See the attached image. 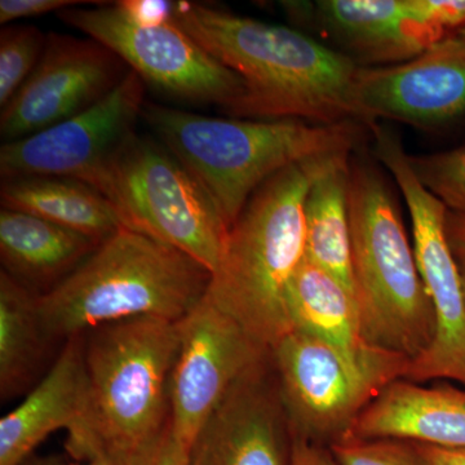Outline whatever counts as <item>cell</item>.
I'll use <instances>...</instances> for the list:
<instances>
[{
  "instance_id": "obj_1",
  "label": "cell",
  "mask_w": 465,
  "mask_h": 465,
  "mask_svg": "<svg viewBox=\"0 0 465 465\" xmlns=\"http://www.w3.org/2000/svg\"><path fill=\"white\" fill-rule=\"evenodd\" d=\"M173 20L244 84L232 118L365 124L357 100L360 66L291 27L198 2H174Z\"/></svg>"
},
{
  "instance_id": "obj_2",
  "label": "cell",
  "mask_w": 465,
  "mask_h": 465,
  "mask_svg": "<svg viewBox=\"0 0 465 465\" xmlns=\"http://www.w3.org/2000/svg\"><path fill=\"white\" fill-rule=\"evenodd\" d=\"M84 335L87 396L81 420L67 432V450L87 463L121 464L154 445L170 425L179 322L134 318Z\"/></svg>"
},
{
  "instance_id": "obj_3",
  "label": "cell",
  "mask_w": 465,
  "mask_h": 465,
  "mask_svg": "<svg viewBox=\"0 0 465 465\" xmlns=\"http://www.w3.org/2000/svg\"><path fill=\"white\" fill-rule=\"evenodd\" d=\"M349 153L299 162L266 180L229 229L206 296L272 351L292 332L287 292L307 259L305 201L312 183Z\"/></svg>"
},
{
  "instance_id": "obj_4",
  "label": "cell",
  "mask_w": 465,
  "mask_h": 465,
  "mask_svg": "<svg viewBox=\"0 0 465 465\" xmlns=\"http://www.w3.org/2000/svg\"><path fill=\"white\" fill-rule=\"evenodd\" d=\"M142 118L206 189L229 229L275 173L307 159L351 153L358 140L353 122L216 118L150 103Z\"/></svg>"
},
{
  "instance_id": "obj_5",
  "label": "cell",
  "mask_w": 465,
  "mask_h": 465,
  "mask_svg": "<svg viewBox=\"0 0 465 465\" xmlns=\"http://www.w3.org/2000/svg\"><path fill=\"white\" fill-rule=\"evenodd\" d=\"M211 275L182 251L122 226L38 296L39 314L48 338L66 341L134 318L179 322L203 298Z\"/></svg>"
},
{
  "instance_id": "obj_6",
  "label": "cell",
  "mask_w": 465,
  "mask_h": 465,
  "mask_svg": "<svg viewBox=\"0 0 465 465\" xmlns=\"http://www.w3.org/2000/svg\"><path fill=\"white\" fill-rule=\"evenodd\" d=\"M349 223L363 339L415 360L432 344V302L396 200L381 174L366 164H351Z\"/></svg>"
},
{
  "instance_id": "obj_7",
  "label": "cell",
  "mask_w": 465,
  "mask_h": 465,
  "mask_svg": "<svg viewBox=\"0 0 465 465\" xmlns=\"http://www.w3.org/2000/svg\"><path fill=\"white\" fill-rule=\"evenodd\" d=\"M124 226L182 251L215 273L229 228L206 189L161 142L134 133L99 188Z\"/></svg>"
},
{
  "instance_id": "obj_8",
  "label": "cell",
  "mask_w": 465,
  "mask_h": 465,
  "mask_svg": "<svg viewBox=\"0 0 465 465\" xmlns=\"http://www.w3.org/2000/svg\"><path fill=\"white\" fill-rule=\"evenodd\" d=\"M271 356L292 437L329 446L385 387L405 379L410 365L394 351L353 356L300 331L284 336Z\"/></svg>"
},
{
  "instance_id": "obj_9",
  "label": "cell",
  "mask_w": 465,
  "mask_h": 465,
  "mask_svg": "<svg viewBox=\"0 0 465 465\" xmlns=\"http://www.w3.org/2000/svg\"><path fill=\"white\" fill-rule=\"evenodd\" d=\"M374 136L376 155L393 174L409 207L416 262L436 318L432 344L410 361L405 379H452L465 384V292L450 243L449 210L418 182L394 134L376 127Z\"/></svg>"
},
{
  "instance_id": "obj_10",
  "label": "cell",
  "mask_w": 465,
  "mask_h": 465,
  "mask_svg": "<svg viewBox=\"0 0 465 465\" xmlns=\"http://www.w3.org/2000/svg\"><path fill=\"white\" fill-rule=\"evenodd\" d=\"M57 16L118 54L146 85L173 99L215 104L225 112L243 94L240 76L211 56L173 18L139 23L116 2L73 7Z\"/></svg>"
},
{
  "instance_id": "obj_11",
  "label": "cell",
  "mask_w": 465,
  "mask_h": 465,
  "mask_svg": "<svg viewBox=\"0 0 465 465\" xmlns=\"http://www.w3.org/2000/svg\"><path fill=\"white\" fill-rule=\"evenodd\" d=\"M145 82L130 70L90 109L0 148L2 180L18 176L69 177L99 191L109 162L136 133L145 106Z\"/></svg>"
},
{
  "instance_id": "obj_12",
  "label": "cell",
  "mask_w": 465,
  "mask_h": 465,
  "mask_svg": "<svg viewBox=\"0 0 465 465\" xmlns=\"http://www.w3.org/2000/svg\"><path fill=\"white\" fill-rule=\"evenodd\" d=\"M170 381V428L192 448L195 437L242 376L271 356L204 293L179 321Z\"/></svg>"
},
{
  "instance_id": "obj_13",
  "label": "cell",
  "mask_w": 465,
  "mask_h": 465,
  "mask_svg": "<svg viewBox=\"0 0 465 465\" xmlns=\"http://www.w3.org/2000/svg\"><path fill=\"white\" fill-rule=\"evenodd\" d=\"M92 38L50 33L38 65L0 114L3 143L47 130L108 96L130 72Z\"/></svg>"
},
{
  "instance_id": "obj_14",
  "label": "cell",
  "mask_w": 465,
  "mask_h": 465,
  "mask_svg": "<svg viewBox=\"0 0 465 465\" xmlns=\"http://www.w3.org/2000/svg\"><path fill=\"white\" fill-rule=\"evenodd\" d=\"M357 100L366 127L376 119L437 127L465 116V41L458 34L397 65L360 66Z\"/></svg>"
},
{
  "instance_id": "obj_15",
  "label": "cell",
  "mask_w": 465,
  "mask_h": 465,
  "mask_svg": "<svg viewBox=\"0 0 465 465\" xmlns=\"http://www.w3.org/2000/svg\"><path fill=\"white\" fill-rule=\"evenodd\" d=\"M271 367L269 356L226 394L195 437L191 465H291L292 430Z\"/></svg>"
},
{
  "instance_id": "obj_16",
  "label": "cell",
  "mask_w": 465,
  "mask_h": 465,
  "mask_svg": "<svg viewBox=\"0 0 465 465\" xmlns=\"http://www.w3.org/2000/svg\"><path fill=\"white\" fill-rule=\"evenodd\" d=\"M344 436L465 449V391L399 379L358 415Z\"/></svg>"
},
{
  "instance_id": "obj_17",
  "label": "cell",
  "mask_w": 465,
  "mask_h": 465,
  "mask_svg": "<svg viewBox=\"0 0 465 465\" xmlns=\"http://www.w3.org/2000/svg\"><path fill=\"white\" fill-rule=\"evenodd\" d=\"M87 396L84 335L65 348L25 400L0 420V465H20L58 430H73Z\"/></svg>"
},
{
  "instance_id": "obj_18",
  "label": "cell",
  "mask_w": 465,
  "mask_h": 465,
  "mask_svg": "<svg viewBox=\"0 0 465 465\" xmlns=\"http://www.w3.org/2000/svg\"><path fill=\"white\" fill-rule=\"evenodd\" d=\"M316 9L324 26L370 63H406L448 38L425 24L410 0H323Z\"/></svg>"
},
{
  "instance_id": "obj_19",
  "label": "cell",
  "mask_w": 465,
  "mask_h": 465,
  "mask_svg": "<svg viewBox=\"0 0 465 465\" xmlns=\"http://www.w3.org/2000/svg\"><path fill=\"white\" fill-rule=\"evenodd\" d=\"M99 244L42 217L8 208L0 211L3 271L35 293L39 290L43 295L63 282Z\"/></svg>"
},
{
  "instance_id": "obj_20",
  "label": "cell",
  "mask_w": 465,
  "mask_h": 465,
  "mask_svg": "<svg viewBox=\"0 0 465 465\" xmlns=\"http://www.w3.org/2000/svg\"><path fill=\"white\" fill-rule=\"evenodd\" d=\"M3 208L42 217L100 242L124 226L105 195L69 177L18 176L2 180Z\"/></svg>"
},
{
  "instance_id": "obj_21",
  "label": "cell",
  "mask_w": 465,
  "mask_h": 465,
  "mask_svg": "<svg viewBox=\"0 0 465 465\" xmlns=\"http://www.w3.org/2000/svg\"><path fill=\"white\" fill-rule=\"evenodd\" d=\"M287 309L293 331L308 333L353 356L381 349L363 339L353 292L307 259L291 281Z\"/></svg>"
},
{
  "instance_id": "obj_22",
  "label": "cell",
  "mask_w": 465,
  "mask_h": 465,
  "mask_svg": "<svg viewBox=\"0 0 465 465\" xmlns=\"http://www.w3.org/2000/svg\"><path fill=\"white\" fill-rule=\"evenodd\" d=\"M349 157L312 183L305 201L307 260L341 281L354 295L349 223Z\"/></svg>"
},
{
  "instance_id": "obj_23",
  "label": "cell",
  "mask_w": 465,
  "mask_h": 465,
  "mask_svg": "<svg viewBox=\"0 0 465 465\" xmlns=\"http://www.w3.org/2000/svg\"><path fill=\"white\" fill-rule=\"evenodd\" d=\"M38 293L0 274V391L2 399L32 381L50 341L38 309Z\"/></svg>"
},
{
  "instance_id": "obj_24",
  "label": "cell",
  "mask_w": 465,
  "mask_h": 465,
  "mask_svg": "<svg viewBox=\"0 0 465 465\" xmlns=\"http://www.w3.org/2000/svg\"><path fill=\"white\" fill-rule=\"evenodd\" d=\"M47 35L33 25L0 30V108L12 100L41 60Z\"/></svg>"
},
{
  "instance_id": "obj_25",
  "label": "cell",
  "mask_w": 465,
  "mask_h": 465,
  "mask_svg": "<svg viewBox=\"0 0 465 465\" xmlns=\"http://www.w3.org/2000/svg\"><path fill=\"white\" fill-rule=\"evenodd\" d=\"M418 182L445 204L450 213L465 215V145L428 155H409Z\"/></svg>"
},
{
  "instance_id": "obj_26",
  "label": "cell",
  "mask_w": 465,
  "mask_h": 465,
  "mask_svg": "<svg viewBox=\"0 0 465 465\" xmlns=\"http://www.w3.org/2000/svg\"><path fill=\"white\" fill-rule=\"evenodd\" d=\"M339 465H427L415 443L342 436L329 446Z\"/></svg>"
},
{
  "instance_id": "obj_27",
  "label": "cell",
  "mask_w": 465,
  "mask_h": 465,
  "mask_svg": "<svg viewBox=\"0 0 465 465\" xmlns=\"http://www.w3.org/2000/svg\"><path fill=\"white\" fill-rule=\"evenodd\" d=\"M425 24L452 35L465 27V0H410Z\"/></svg>"
},
{
  "instance_id": "obj_28",
  "label": "cell",
  "mask_w": 465,
  "mask_h": 465,
  "mask_svg": "<svg viewBox=\"0 0 465 465\" xmlns=\"http://www.w3.org/2000/svg\"><path fill=\"white\" fill-rule=\"evenodd\" d=\"M106 2H91V0H2L0 2V24L9 25L21 18L38 17L42 15L84 5H103Z\"/></svg>"
},
{
  "instance_id": "obj_29",
  "label": "cell",
  "mask_w": 465,
  "mask_h": 465,
  "mask_svg": "<svg viewBox=\"0 0 465 465\" xmlns=\"http://www.w3.org/2000/svg\"><path fill=\"white\" fill-rule=\"evenodd\" d=\"M189 451L191 449L176 439L168 425L166 432L162 434L154 445L140 452L136 457L116 465H191Z\"/></svg>"
},
{
  "instance_id": "obj_30",
  "label": "cell",
  "mask_w": 465,
  "mask_h": 465,
  "mask_svg": "<svg viewBox=\"0 0 465 465\" xmlns=\"http://www.w3.org/2000/svg\"><path fill=\"white\" fill-rule=\"evenodd\" d=\"M125 14L134 20L143 24H161L173 18L174 2H159V0H124L116 2Z\"/></svg>"
},
{
  "instance_id": "obj_31",
  "label": "cell",
  "mask_w": 465,
  "mask_h": 465,
  "mask_svg": "<svg viewBox=\"0 0 465 465\" xmlns=\"http://www.w3.org/2000/svg\"><path fill=\"white\" fill-rule=\"evenodd\" d=\"M291 465H339L331 450L302 437H293Z\"/></svg>"
},
{
  "instance_id": "obj_32",
  "label": "cell",
  "mask_w": 465,
  "mask_h": 465,
  "mask_svg": "<svg viewBox=\"0 0 465 465\" xmlns=\"http://www.w3.org/2000/svg\"><path fill=\"white\" fill-rule=\"evenodd\" d=\"M415 446L427 465H465V449L439 448L421 443H415Z\"/></svg>"
},
{
  "instance_id": "obj_33",
  "label": "cell",
  "mask_w": 465,
  "mask_h": 465,
  "mask_svg": "<svg viewBox=\"0 0 465 465\" xmlns=\"http://www.w3.org/2000/svg\"><path fill=\"white\" fill-rule=\"evenodd\" d=\"M448 232L455 255L465 259V215L449 211Z\"/></svg>"
},
{
  "instance_id": "obj_34",
  "label": "cell",
  "mask_w": 465,
  "mask_h": 465,
  "mask_svg": "<svg viewBox=\"0 0 465 465\" xmlns=\"http://www.w3.org/2000/svg\"><path fill=\"white\" fill-rule=\"evenodd\" d=\"M20 465H61V463L58 460H54V459H35L32 457Z\"/></svg>"
},
{
  "instance_id": "obj_35",
  "label": "cell",
  "mask_w": 465,
  "mask_h": 465,
  "mask_svg": "<svg viewBox=\"0 0 465 465\" xmlns=\"http://www.w3.org/2000/svg\"><path fill=\"white\" fill-rule=\"evenodd\" d=\"M459 269H460L461 282H463L464 292H465V259L457 256Z\"/></svg>"
},
{
  "instance_id": "obj_36",
  "label": "cell",
  "mask_w": 465,
  "mask_h": 465,
  "mask_svg": "<svg viewBox=\"0 0 465 465\" xmlns=\"http://www.w3.org/2000/svg\"><path fill=\"white\" fill-rule=\"evenodd\" d=\"M72 465H75V464H72ZM85 465H106V464L100 463V461H88V463Z\"/></svg>"
},
{
  "instance_id": "obj_37",
  "label": "cell",
  "mask_w": 465,
  "mask_h": 465,
  "mask_svg": "<svg viewBox=\"0 0 465 465\" xmlns=\"http://www.w3.org/2000/svg\"><path fill=\"white\" fill-rule=\"evenodd\" d=\"M457 34L459 36H461V38H463L465 41V27H464V29H461L460 32H458Z\"/></svg>"
}]
</instances>
